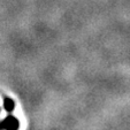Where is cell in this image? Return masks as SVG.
I'll return each mask as SVG.
<instances>
[{
  "label": "cell",
  "instance_id": "6da1fadb",
  "mask_svg": "<svg viewBox=\"0 0 130 130\" xmlns=\"http://www.w3.org/2000/svg\"><path fill=\"white\" fill-rule=\"evenodd\" d=\"M17 130L19 129V121L14 116H7L3 122L0 123V130Z\"/></svg>",
  "mask_w": 130,
  "mask_h": 130
},
{
  "label": "cell",
  "instance_id": "7a4b0ae2",
  "mask_svg": "<svg viewBox=\"0 0 130 130\" xmlns=\"http://www.w3.org/2000/svg\"><path fill=\"white\" fill-rule=\"evenodd\" d=\"M4 107L7 112H12V110H14L15 103L10 98H5L4 99Z\"/></svg>",
  "mask_w": 130,
  "mask_h": 130
}]
</instances>
